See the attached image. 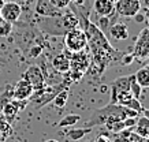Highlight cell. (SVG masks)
I'll use <instances>...</instances> for the list:
<instances>
[{
	"label": "cell",
	"instance_id": "27",
	"mask_svg": "<svg viewBox=\"0 0 149 142\" xmlns=\"http://www.w3.org/2000/svg\"><path fill=\"white\" fill-rule=\"evenodd\" d=\"M11 103L18 108L19 112H22V111H25V108L27 107V104H29V100H15V98H13Z\"/></svg>",
	"mask_w": 149,
	"mask_h": 142
},
{
	"label": "cell",
	"instance_id": "22",
	"mask_svg": "<svg viewBox=\"0 0 149 142\" xmlns=\"http://www.w3.org/2000/svg\"><path fill=\"white\" fill-rule=\"evenodd\" d=\"M68 96H70L68 89H64V90H62L60 93H58V94H56V97L54 98V101H52V103H54L58 108H64V107H66V104H67V101H68Z\"/></svg>",
	"mask_w": 149,
	"mask_h": 142
},
{
	"label": "cell",
	"instance_id": "33",
	"mask_svg": "<svg viewBox=\"0 0 149 142\" xmlns=\"http://www.w3.org/2000/svg\"><path fill=\"white\" fill-rule=\"evenodd\" d=\"M142 112H144V116H145V118L149 120V109H145V108H144V111H142Z\"/></svg>",
	"mask_w": 149,
	"mask_h": 142
},
{
	"label": "cell",
	"instance_id": "24",
	"mask_svg": "<svg viewBox=\"0 0 149 142\" xmlns=\"http://www.w3.org/2000/svg\"><path fill=\"white\" fill-rule=\"evenodd\" d=\"M13 33V23L7 22L0 17V37H8Z\"/></svg>",
	"mask_w": 149,
	"mask_h": 142
},
{
	"label": "cell",
	"instance_id": "10",
	"mask_svg": "<svg viewBox=\"0 0 149 142\" xmlns=\"http://www.w3.org/2000/svg\"><path fill=\"white\" fill-rule=\"evenodd\" d=\"M33 92H34V89L32 87V85L23 78H21L13 86V98H15V100H29L32 97Z\"/></svg>",
	"mask_w": 149,
	"mask_h": 142
},
{
	"label": "cell",
	"instance_id": "6",
	"mask_svg": "<svg viewBox=\"0 0 149 142\" xmlns=\"http://www.w3.org/2000/svg\"><path fill=\"white\" fill-rule=\"evenodd\" d=\"M133 56L137 60L149 59V28H145L140 32L134 44Z\"/></svg>",
	"mask_w": 149,
	"mask_h": 142
},
{
	"label": "cell",
	"instance_id": "34",
	"mask_svg": "<svg viewBox=\"0 0 149 142\" xmlns=\"http://www.w3.org/2000/svg\"><path fill=\"white\" fill-rule=\"evenodd\" d=\"M142 3H144L145 8H149V0H142Z\"/></svg>",
	"mask_w": 149,
	"mask_h": 142
},
{
	"label": "cell",
	"instance_id": "7",
	"mask_svg": "<svg viewBox=\"0 0 149 142\" xmlns=\"http://www.w3.org/2000/svg\"><path fill=\"white\" fill-rule=\"evenodd\" d=\"M89 67H91V53H89L88 48L81 52L71 53L70 56V70L71 71H78L85 75Z\"/></svg>",
	"mask_w": 149,
	"mask_h": 142
},
{
	"label": "cell",
	"instance_id": "8",
	"mask_svg": "<svg viewBox=\"0 0 149 142\" xmlns=\"http://www.w3.org/2000/svg\"><path fill=\"white\" fill-rule=\"evenodd\" d=\"M115 12L125 18H133L141 11V0H118L113 3Z\"/></svg>",
	"mask_w": 149,
	"mask_h": 142
},
{
	"label": "cell",
	"instance_id": "38",
	"mask_svg": "<svg viewBox=\"0 0 149 142\" xmlns=\"http://www.w3.org/2000/svg\"><path fill=\"white\" fill-rule=\"evenodd\" d=\"M25 1H26V3H32L33 0H25Z\"/></svg>",
	"mask_w": 149,
	"mask_h": 142
},
{
	"label": "cell",
	"instance_id": "20",
	"mask_svg": "<svg viewBox=\"0 0 149 142\" xmlns=\"http://www.w3.org/2000/svg\"><path fill=\"white\" fill-rule=\"evenodd\" d=\"M13 100V85H6L3 92L0 93V114L7 103Z\"/></svg>",
	"mask_w": 149,
	"mask_h": 142
},
{
	"label": "cell",
	"instance_id": "19",
	"mask_svg": "<svg viewBox=\"0 0 149 142\" xmlns=\"http://www.w3.org/2000/svg\"><path fill=\"white\" fill-rule=\"evenodd\" d=\"M13 134H14L13 126L3 118V115L0 114V139H1V141H6V139L10 138Z\"/></svg>",
	"mask_w": 149,
	"mask_h": 142
},
{
	"label": "cell",
	"instance_id": "5",
	"mask_svg": "<svg viewBox=\"0 0 149 142\" xmlns=\"http://www.w3.org/2000/svg\"><path fill=\"white\" fill-rule=\"evenodd\" d=\"M22 78L30 83L34 90H40V89H42L44 86H47L45 75H44V73H42V70H41V67L38 64L29 66V67L23 71Z\"/></svg>",
	"mask_w": 149,
	"mask_h": 142
},
{
	"label": "cell",
	"instance_id": "35",
	"mask_svg": "<svg viewBox=\"0 0 149 142\" xmlns=\"http://www.w3.org/2000/svg\"><path fill=\"white\" fill-rule=\"evenodd\" d=\"M4 3H6V0H0V8L3 7V4H4Z\"/></svg>",
	"mask_w": 149,
	"mask_h": 142
},
{
	"label": "cell",
	"instance_id": "31",
	"mask_svg": "<svg viewBox=\"0 0 149 142\" xmlns=\"http://www.w3.org/2000/svg\"><path fill=\"white\" fill-rule=\"evenodd\" d=\"M96 142H111V139H108L105 135H99L97 139H96Z\"/></svg>",
	"mask_w": 149,
	"mask_h": 142
},
{
	"label": "cell",
	"instance_id": "14",
	"mask_svg": "<svg viewBox=\"0 0 149 142\" xmlns=\"http://www.w3.org/2000/svg\"><path fill=\"white\" fill-rule=\"evenodd\" d=\"M70 56L71 53L68 52V55L66 52H60L52 59V67H54L59 74H66L70 70Z\"/></svg>",
	"mask_w": 149,
	"mask_h": 142
},
{
	"label": "cell",
	"instance_id": "4",
	"mask_svg": "<svg viewBox=\"0 0 149 142\" xmlns=\"http://www.w3.org/2000/svg\"><path fill=\"white\" fill-rule=\"evenodd\" d=\"M64 48L70 53L81 52V51L88 48L86 34L81 26L72 29V30H70V32H67L64 34Z\"/></svg>",
	"mask_w": 149,
	"mask_h": 142
},
{
	"label": "cell",
	"instance_id": "13",
	"mask_svg": "<svg viewBox=\"0 0 149 142\" xmlns=\"http://www.w3.org/2000/svg\"><path fill=\"white\" fill-rule=\"evenodd\" d=\"M93 11L97 17H112L115 14V7L111 0H95Z\"/></svg>",
	"mask_w": 149,
	"mask_h": 142
},
{
	"label": "cell",
	"instance_id": "18",
	"mask_svg": "<svg viewBox=\"0 0 149 142\" xmlns=\"http://www.w3.org/2000/svg\"><path fill=\"white\" fill-rule=\"evenodd\" d=\"M92 131L91 127H82V128H71L68 130L66 133V138L70 139V141L75 142V141H79L81 138H84L86 134H89Z\"/></svg>",
	"mask_w": 149,
	"mask_h": 142
},
{
	"label": "cell",
	"instance_id": "1",
	"mask_svg": "<svg viewBox=\"0 0 149 142\" xmlns=\"http://www.w3.org/2000/svg\"><path fill=\"white\" fill-rule=\"evenodd\" d=\"M78 19L86 34L88 51L91 53V67L86 73L99 78L107 70L109 63L119 55V52L109 44L108 38L103 30L96 23L92 22L89 15H79Z\"/></svg>",
	"mask_w": 149,
	"mask_h": 142
},
{
	"label": "cell",
	"instance_id": "2",
	"mask_svg": "<svg viewBox=\"0 0 149 142\" xmlns=\"http://www.w3.org/2000/svg\"><path fill=\"white\" fill-rule=\"evenodd\" d=\"M37 25L41 32H44L45 34H51V36H64L67 32L81 26L75 12L67 8L56 17H38Z\"/></svg>",
	"mask_w": 149,
	"mask_h": 142
},
{
	"label": "cell",
	"instance_id": "17",
	"mask_svg": "<svg viewBox=\"0 0 149 142\" xmlns=\"http://www.w3.org/2000/svg\"><path fill=\"white\" fill-rule=\"evenodd\" d=\"M1 115H3V118H4L10 124H13V122H15L17 118H18L19 111H18V108L10 101V103H7V104L4 105V108H3V111H1Z\"/></svg>",
	"mask_w": 149,
	"mask_h": 142
},
{
	"label": "cell",
	"instance_id": "26",
	"mask_svg": "<svg viewBox=\"0 0 149 142\" xmlns=\"http://www.w3.org/2000/svg\"><path fill=\"white\" fill-rule=\"evenodd\" d=\"M49 1L58 10H66L68 8V6L71 4V0H49Z\"/></svg>",
	"mask_w": 149,
	"mask_h": 142
},
{
	"label": "cell",
	"instance_id": "11",
	"mask_svg": "<svg viewBox=\"0 0 149 142\" xmlns=\"http://www.w3.org/2000/svg\"><path fill=\"white\" fill-rule=\"evenodd\" d=\"M34 11L38 17H56L63 12V10H58L54 7L49 0H37Z\"/></svg>",
	"mask_w": 149,
	"mask_h": 142
},
{
	"label": "cell",
	"instance_id": "36",
	"mask_svg": "<svg viewBox=\"0 0 149 142\" xmlns=\"http://www.w3.org/2000/svg\"><path fill=\"white\" fill-rule=\"evenodd\" d=\"M45 142H59V141H58V139H47Z\"/></svg>",
	"mask_w": 149,
	"mask_h": 142
},
{
	"label": "cell",
	"instance_id": "32",
	"mask_svg": "<svg viewBox=\"0 0 149 142\" xmlns=\"http://www.w3.org/2000/svg\"><path fill=\"white\" fill-rule=\"evenodd\" d=\"M71 3L75 6H84L85 4V0H71Z\"/></svg>",
	"mask_w": 149,
	"mask_h": 142
},
{
	"label": "cell",
	"instance_id": "29",
	"mask_svg": "<svg viewBox=\"0 0 149 142\" xmlns=\"http://www.w3.org/2000/svg\"><path fill=\"white\" fill-rule=\"evenodd\" d=\"M133 60H134V56H133V53H130V55H125V56H123L122 62L125 64H130Z\"/></svg>",
	"mask_w": 149,
	"mask_h": 142
},
{
	"label": "cell",
	"instance_id": "16",
	"mask_svg": "<svg viewBox=\"0 0 149 142\" xmlns=\"http://www.w3.org/2000/svg\"><path fill=\"white\" fill-rule=\"evenodd\" d=\"M134 78L138 82L142 89H148L149 87V63L142 66L141 69L137 70V73L134 74Z\"/></svg>",
	"mask_w": 149,
	"mask_h": 142
},
{
	"label": "cell",
	"instance_id": "23",
	"mask_svg": "<svg viewBox=\"0 0 149 142\" xmlns=\"http://www.w3.org/2000/svg\"><path fill=\"white\" fill-rule=\"evenodd\" d=\"M129 92L131 93V96L137 98V100H140L141 98V94H142V87L138 85V82L136 81L134 78V74H133V77H131V82H130V90Z\"/></svg>",
	"mask_w": 149,
	"mask_h": 142
},
{
	"label": "cell",
	"instance_id": "37",
	"mask_svg": "<svg viewBox=\"0 0 149 142\" xmlns=\"http://www.w3.org/2000/svg\"><path fill=\"white\" fill-rule=\"evenodd\" d=\"M0 63H6V60H4V59H1V57H0Z\"/></svg>",
	"mask_w": 149,
	"mask_h": 142
},
{
	"label": "cell",
	"instance_id": "9",
	"mask_svg": "<svg viewBox=\"0 0 149 142\" xmlns=\"http://www.w3.org/2000/svg\"><path fill=\"white\" fill-rule=\"evenodd\" d=\"M22 14V6L17 1H6L0 8V17L7 22L15 23Z\"/></svg>",
	"mask_w": 149,
	"mask_h": 142
},
{
	"label": "cell",
	"instance_id": "39",
	"mask_svg": "<svg viewBox=\"0 0 149 142\" xmlns=\"http://www.w3.org/2000/svg\"><path fill=\"white\" fill-rule=\"evenodd\" d=\"M111 1H112V3H115V1H118V0H111Z\"/></svg>",
	"mask_w": 149,
	"mask_h": 142
},
{
	"label": "cell",
	"instance_id": "30",
	"mask_svg": "<svg viewBox=\"0 0 149 142\" xmlns=\"http://www.w3.org/2000/svg\"><path fill=\"white\" fill-rule=\"evenodd\" d=\"M142 11H144L142 12L144 14V22L146 23V28H149V8H144Z\"/></svg>",
	"mask_w": 149,
	"mask_h": 142
},
{
	"label": "cell",
	"instance_id": "15",
	"mask_svg": "<svg viewBox=\"0 0 149 142\" xmlns=\"http://www.w3.org/2000/svg\"><path fill=\"white\" fill-rule=\"evenodd\" d=\"M133 75H125L119 77L111 83V100L120 92H129L130 90V82Z\"/></svg>",
	"mask_w": 149,
	"mask_h": 142
},
{
	"label": "cell",
	"instance_id": "12",
	"mask_svg": "<svg viewBox=\"0 0 149 142\" xmlns=\"http://www.w3.org/2000/svg\"><path fill=\"white\" fill-rule=\"evenodd\" d=\"M108 33L111 38L115 41H125L129 38V28L126 23L123 22H115L108 28Z\"/></svg>",
	"mask_w": 149,
	"mask_h": 142
},
{
	"label": "cell",
	"instance_id": "3",
	"mask_svg": "<svg viewBox=\"0 0 149 142\" xmlns=\"http://www.w3.org/2000/svg\"><path fill=\"white\" fill-rule=\"evenodd\" d=\"M72 82L67 78V79L60 81L59 83H55V85H51V86H44L40 90H34L32 97L29 98V103H32V105L36 109H41L44 105L52 103L58 93H60L64 89H68V86Z\"/></svg>",
	"mask_w": 149,
	"mask_h": 142
},
{
	"label": "cell",
	"instance_id": "28",
	"mask_svg": "<svg viewBox=\"0 0 149 142\" xmlns=\"http://www.w3.org/2000/svg\"><path fill=\"white\" fill-rule=\"evenodd\" d=\"M133 18H134V21H136L137 23H142V22H144V14H142L141 11H138V12H137Z\"/></svg>",
	"mask_w": 149,
	"mask_h": 142
},
{
	"label": "cell",
	"instance_id": "21",
	"mask_svg": "<svg viewBox=\"0 0 149 142\" xmlns=\"http://www.w3.org/2000/svg\"><path fill=\"white\" fill-rule=\"evenodd\" d=\"M81 120V116L77 114H70V115H66L63 119L59 122V127H72L74 124H77L78 122Z\"/></svg>",
	"mask_w": 149,
	"mask_h": 142
},
{
	"label": "cell",
	"instance_id": "25",
	"mask_svg": "<svg viewBox=\"0 0 149 142\" xmlns=\"http://www.w3.org/2000/svg\"><path fill=\"white\" fill-rule=\"evenodd\" d=\"M42 51H44V45L42 44H34L29 48L27 51V56L29 57H38L42 55Z\"/></svg>",
	"mask_w": 149,
	"mask_h": 142
}]
</instances>
